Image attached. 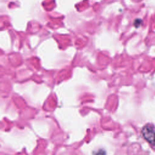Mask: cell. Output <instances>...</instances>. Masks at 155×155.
Wrapping results in <instances>:
<instances>
[{
	"label": "cell",
	"instance_id": "obj_1",
	"mask_svg": "<svg viewBox=\"0 0 155 155\" xmlns=\"http://www.w3.org/2000/svg\"><path fill=\"white\" fill-rule=\"evenodd\" d=\"M142 133L144 139L150 144L155 145V132L149 125H147L142 128Z\"/></svg>",
	"mask_w": 155,
	"mask_h": 155
}]
</instances>
